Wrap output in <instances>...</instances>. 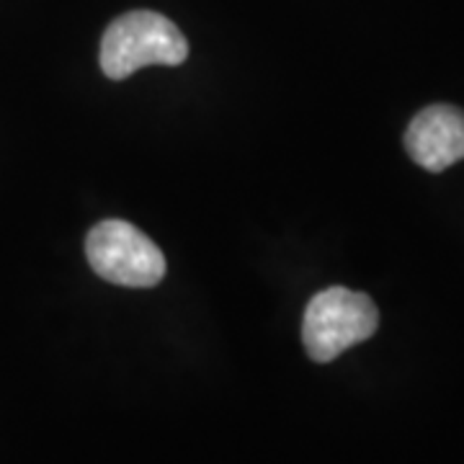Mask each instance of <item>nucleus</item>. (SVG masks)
Listing matches in <instances>:
<instances>
[{"instance_id":"f03ea898","label":"nucleus","mask_w":464,"mask_h":464,"mask_svg":"<svg viewBox=\"0 0 464 464\" xmlns=\"http://www.w3.org/2000/svg\"><path fill=\"white\" fill-rule=\"evenodd\" d=\"M380 328L377 304L362 292L331 286L310 299L302 320V341L317 364H328L346 348L372 338Z\"/></svg>"},{"instance_id":"20e7f679","label":"nucleus","mask_w":464,"mask_h":464,"mask_svg":"<svg viewBox=\"0 0 464 464\" xmlns=\"http://www.w3.org/2000/svg\"><path fill=\"white\" fill-rule=\"evenodd\" d=\"M405 150L420 168L441 173L464 160V111L433 103L418 111L405 132Z\"/></svg>"},{"instance_id":"7ed1b4c3","label":"nucleus","mask_w":464,"mask_h":464,"mask_svg":"<svg viewBox=\"0 0 464 464\" xmlns=\"http://www.w3.org/2000/svg\"><path fill=\"white\" fill-rule=\"evenodd\" d=\"M85 256L101 279L119 286L148 289L166 276L163 250L124 219H106L88 232Z\"/></svg>"},{"instance_id":"f257e3e1","label":"nucleus","mask_w":464,"mask_h":464,"mask_svg":"<svg viewBox=\"0 0 464 464\" xmlns=\"http://www.w3.org/2000/svg\"><path fill=\"white\" fill-rule=\"evenodd\" d=\"M186 57V36L155 11H130L114 18L101 39V70L111 81H124L148 65H181Z\"/></svg>"}]
</instances>
